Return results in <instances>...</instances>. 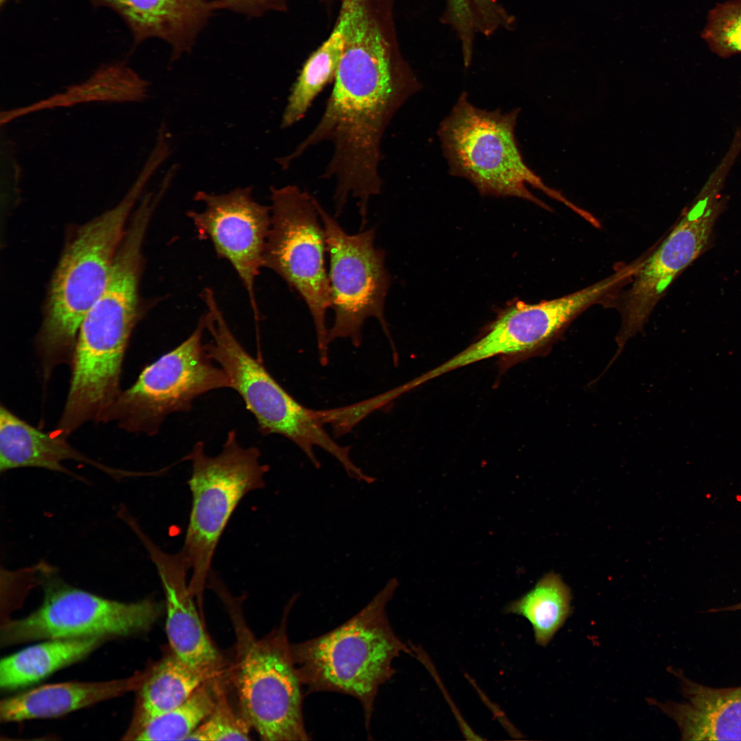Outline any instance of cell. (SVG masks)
Returning a JSON list of instances; mask_svg holds the SVG:
<instances>
[{
	"label": "cell",
	"mask_w": 741,
	"mask_h": 741,
	"mask_svg": "<svg viewBox=\"0 0 741 741\" xmlns=\"http://www.w3.org/2000/svg\"><path fill=\"white\" fill-rule=\"evenodd\" d=\"M232 617L237 639L234 681L242 714L260 738L270 741L309 740L303 712V685L282 626L257 639L228 591L221 594Z\"/></svg>",
	"instance_id": "ba28073f"
},
{
	"label": "cell",
	"mask_w": 741,
	"mask_h": 741,
	"mask_svg": "<svg viewBox=\"0 0 741 741\" xmlns=\"http://www.w3.org/2000/svg\"><path fill=\"white\" fill-rule=\"evenodd\" d=\"M140 274L135 265L117 262L104 292L84 317L57 434L66 437L88 421H100L120 393L123 359L139 316Z\"/></svg>",
	"instance_id": "277c9868"
},
{
	"label": "cell",
	"mask_w": 741,
	"mask_h": 741,
	"mask_svg": "<svg viewBox=\"0 0 741 741\" xmlns=\"http://www.w3.org/2000/svg\"><path fill=\"white\" fill-rule=\"evenodd\" d=\"M325 1H327V2H330V1H331L332 0H325Z\"/></svg>",
	"instance_id": "d6a6232c"
},
{
	"label": "cell",
	"mask_w": 741,
	"mask_h": 741,
	"mask_svg": "<svg viewBox=\"0 0 741 741\" xmlns=\"http://www.w3.org/2000/svg\"><path fill=\"white\" fill-rule=\"evenodd\" d=\"M260 458L258 448L239 444L235 430L228 432L218 454L209 456L204 442L198 441L185 457L191 464V504L180 552L191 572L190 591L199 600L212 572L217 546L237 506L248 493L265 486L269 466Z\"/></svg>",
	"instance_id": "52a82bcc"
},
{
	"label": "cell",
	"mask_w": 741,
	"mask_h": 741,
	"mask_svg": "<svg viewBox=\"0 0 741 741\" xmlns=\"http://www.w3.org/2000/svg\"><path fill=\"white\" fill-rule=\"evenodd\" d=\"M741 610V602L737 604H732L731 606H727L719 609H712L709 612H720V611H736Z\"/></svg>",
	"instance_id": "4dcf8cb0"
},
{
	"label": "cell",
	"mask_w": 741,
	"mask_h": 741,
	"mask_svg": "<svg viewBox=\"0 0 741 741\" xmlns=\"http://www.w3.org/2000/svg\"><path fill=\"white\" fill-rule=\"evenodd\" d=\"M290 0H220L222 9L250 17H259L272 11L285 10Z\"/></svg>",
	"instance_id": "f546056e"
},
{
	"label": "cell",
	"mask_w": 741,
	"mask_h": 741,
	"mask_svg": "<svg viewBox=\"0 0 741 741\" xmlns=\"http://www.w3.org/2000/svg\"><path fill=\"white\" fill-rule=\"evenodd\" d=\"M122 519L148 551L158 572L165 594L166 632L171 650L180 659L200 670H219L218 654L210 641L193 602L187 575L189 568L182 552L161 550L141 528L129 513Z\"/></svg>",
	"instance_id": "9a60e30c"
},
{
	"label": "cell",
	"mask_w": 741,
	"mask_h": 741,
	"mask_svg": "<svg viewBox=\"0 0 741 741\" xmlns=\"http://www.w3.org/2000/svg\"><path fill=\"white\" fill-rule=\"evenodd\" d=\"M148 85L149 82L126 62L104 64L85 81L67 87L64 92L28 106L2 111L1 125L36 111L83 103L141 102L147 97Z\"/></svg>",
	"instance_id": "44dd1931"
},
{
	"label": "cell",
	"mask_w": 741,
	"mask_h": 741,
	"mask_svg": "<svg viewBox=\"0 0 741 741\" xmlns=\"http://www.w3.org/2000/svg\"><path fill=\"white\" fill-rule=\"evenodd\" d=\"M318 211L329 257L328 273L333 322L328 342L349 338L357 347L365 321L375 318L387 338L385 302L390 285L385 252L375 246V229L349 234L320 204Z\"/></svg>",
	"instance_id": "7c38bea8"
},
{
	"label": "cell",
	"mask_w": 741,
	"mask_h": 741,
	"mask_svg": "<svg viewBox=\"0 0 741 741\" xmlns=\"http://www.w3.org/2000/svg\"><path fill=\"white\" fill-rule=\"evenodd\" d=\"M519 112L480 109L462 92L438 130L449 174L466 178L482 195L517 197L548 208L529 185L569 207L572 202L524 162L515 135Z\"/></svg>",
	"instance_id": "8992f818"
},
{
	"label": "cell",
	"mask_w": 741,
	"mask_h": 741,
	"mask_svg": "<svg viewBox=\"0 0 741 741\" xmlns=\"http://www.w3.org/2000/svg\"><path fill=\"white\" fill-rule=\"evenodd\" d=\"M8 0H0V6H1V8L3 7L4 5L8 2Z\"/></svg>",
	"instance_id": "1f68e13d"
},
{
	"label": "cell",
	"mask_w": 741,
	"mask_h": 741,
	"mask_svg": "<svg viewBox=\"0 0 741 741\" xmlns=\"http://www.w3.org/2000/svg\"><path fill=\"white\" fill-rule=\"evenodd\" d=\"M604 278L582 290L537 304L519 302L505 310L478 340L422 377L429 381L447 372L502 355L537 349L551 340L575 317L612 291Z\"/></svg>",
	"instance_id": "5bb4252c"
},
{
	"label": "cell",
	"mask_w": 741,
	"mask_h": 741,
	"mask_svg": "<svg viewBox=\"0 0 741 741\" xmlns=\"http://www.w3.org/2000/svg\"><path fill=\"white\" fill-rule=\"evenodd\" d=\"M207 307L202 316L210 357L220 366L233 389L255 417L263 436L279 434L297 445L313 465L320 464L314 451L319 447L335 457L348 475L359 468L349 458L350 447L337 443L326 432L320 410L307 408L294 399L271 375L261 358L252 356L237 340L219 307L213 292L202 297Z\"/></svg>",
	"instance_id": "5b68a950"
},
{
	"label": "cell",
	"mask_w": 741,
	"mask_h": 741,
	"mask_svg": "<svg viewBox=\"0 0 741 741\" xmlns=\"http://www.w3.org/2000/svg\"><path fill=\"white\" fill-rule=\"evenodd\" d=\"M353 0H341L335 25L329 36L307 58L292 85L281 126L287 128L301 121L317 96L333 82L343 52L351 21Z\"/></svg>",
	"instance_id": "603a6c76"
},
{
	"label": "cell",
	"mask_w": 741,
	"mask_h": 741,
	"mask_svg": "<svg viewBox=\"0 0 741 741\" xmlns=\"http://www.w3.org/2000/svg\"><path fill=\"white\" fill-rule=\"evenodd\" d=\"M702 37L720 57L741 53V0L719 3L710 10Z\"/></svg>",
	"instance_id": "83f0119b"
},
{
	"label": "cell",
	"mask_w": 741,
	"mask_h": 741,
	"mask_svg": "<svg viewBox=\"0 0 741 741\" xmlns=\"http://www.w3.org/2000/svg\"><path fill=\"white\" fill-rule=\"evenodd\" d=\"M422 85L403 58L389 0H353L343 52L324 112L309 134L279 160L287 167L308 149L329 142L322 177L335 181L339 216L355 200L361 223L370 199L381 192V143L391 120Z\"/></svg>",
	"instance_id": "6da1fadb"
},
{
	"label": "cell",
	"mask_w": 741,
	"mask_h": 741,
	"mask_svg": "<svg viewBox=\"0 0 741 741\" xmlns=\"http://www.w3.org/2000/svg\"><path fill=\"white\" fill-rule=\"evenodd\" d=\"M220 681V675L207 680L182 704L147 722L125 739L187 740L212 711Z\"/></svg>",
	"instance_id": "484cf974"
},
{
	"label": "cell",
	"mask_w": 741,
	"mask_h": 741,
	"mask_svg": "<svg viewBox=\"0 0 741 741\" xmlns=\"http://www.w3.org/2000/svg\"><path fill=\"white\" fill-rule=\"evenodd\" d=\"M271 224L263 267L281 277L303 299L311 316L320 362L327 364L326 314L331 307L325 267V231L318 200L296 185L270 187Z\"/></svg>",
	"instance_id": "9c48e42d"
},
{
	"label": "cell",
	"mask_w": 741,
	"mask_h": 741,
	"mask_svg": "<svg viewBox=\"0 0 741 741\" xmlns=\"http://www.w3.org/2000/svg\"><path fill=\"white\" fill-rule=\"evenodd\" d=\"M399 585L391 578L353 617L316 637L291 644L292 659L306 694L333 692L351 696L362 707L370 736L379 687L395 672L394 659L411 650L395 633L387 603Z\"/></svg>",
	"instance_id": "7a4b0ae2"
},
{
	"label": "cell",
	"mask_w": 741,
	"mask_h": 741,
	"mask_svg": "<svg viewBox=\"0 0 741 741\" xmlns=\"http://www.w3.org/2000/svg\"><path fill=\"white\" fill-rule=\"evenodd\" d=\"M65 437L43 432L13 414L3 405L0 408V471L24 467L43 468L74 475L62 464L73 460L91 464L112 477L132 476L131 471L116 469L99 463L73 449Z\"/></svg>",
	"instance_id": "d6986e66"
},
{
	"label": "cell",
	"mask_w": 741,
	"mask_h": 741,
	"mask_svg": "<svg viewBox=\"0 0 741 741\" xmlns=\"http://www.w3.org/2000/svg\"><path fill=\"white\" fill-rule=\"evenodd\" d=\"M144 671L132 677L99 682L49 684L6 698L0 703L1 722L51 718L137 690Z\"/></svg>",
	"instance_id": "ffe728a7"
},
{
	"label": "cell",
	"mask_w": 741,
	"mask_h": 741,
	"mask_svg": "<svg viewBox=\"0 0 741 741\" xmlns=\"http://www.w3.org/2000/svg\"><path fill=\"white\" fill-rule=\"evenodd\" d=\"M44 597L29 615L7 622L5 645L32 640L121 637L148 631L161 614L150 599L124 602L108 599L63 581L48 565L37 568Z\"/></svg>",
	"instance_id": "8fae6325"
},
{
	"label": "cell",
	"mask_w": 741,
	"mask_h": 741,
	"mask_svg": "<svg viewBox=\"0 0 741 741\" xmlns=\"http://www.w3.org/2000/svg\"><path fill=\"white\" fill-rule=\"evenodd\" d=\"M102 637L51 639L23 648L0 662V686L23 687L80 661L103 642Z\"/></svg>",
	"instance_id": "cb8c5ba5"
},
{
	"label": "cell",
	"mask_w": 741,
	"mask_h": 741,
	"mask_svg": "<svg viewBox=\"0 0 741 741\" xmlns=\"http://www.w3.org/2000/svg\"><path fill=\"white\" fill-rule=\"evenodd\" d=\"M445 19L463 50L473 48L478 35L489 36L508 27L512 17L496 0H445Z\"/></svg>",
	"instance_id": "4316f807"
},
{
	"label": "cell",
	"mask_w": 741,
	"mask_h": 741,
	"mask_svg": "<svg viewBox=\"0 0 741 741\" xmlns=\"http://www.w3.org/2000/svg\"><path fill=\"white\" fill-rule=\"evenodd\" d=\"M571 600L569 587L558 574L550 572L509 603L505 612L525 618L532 627L536 643L545 646L570 615Z\"/></svg>",
	"instance_id": "d4e9b609"
},
{
	"label": "cell",
	"mask_w": 741,
	"mask_h": 741,
	"mask_svg": "<svg viewBox=\"0 0 741 741\" xmlns=\"http://www.w3.org/2000/svg\"><path fill=\"white\" fill-rule=\"evenodd\" d=\"M95 7L117 14L134 45L152 38L170 46L171 60L191 51L220 0H89Z\"/></svg>",
	"instance_id": "e0dca14e"
},
{
	"label": "cell",
	"mask_w": 741,
	"mask_h": 741,
	"mask_svg": "<svg viewBox=\"0 0 741 741\" xmlns=\"http://www.w3.org/2000/svg\"><path fill=\"white\" fill-rule=\"evenodd\" d=\"M204 332L202 316L183 342L148 364L120 392L100 421H116L126 431L153 436L169 415L189 412L200 396L230 388L228 377L207 351Z\"/></svg>",
	"instance_id": "30bf717a"
},
{
	"label": "cell",
	"mask_w": 741,
	"mask_h": 741,
	"mask_svg": "<svg viewBox=\"0 0 741 741\" xmlns=\"http://www.w3.org/2000/svg\"><path fill=\"white\" fill-rule=\"evenodd\" d=\"M155 171L154 165L145 163L121 202L82 226L63 252L51 281L38 340L45 375L71 360L82 321L106 289L126 222Z\"/></svg>",
	"instance_id": "3957f363"
},
{
	"label": "cell",
	"mask_w": 741,
	"mask_h": 741,
	"mask_svg": "<svg viewBox=\"0 0 741 741\" xmlns=\"http://www.w3.org/2000/svg\"><path fill=\"white\" fill-rule=\"evenodd\" d=\"M250 727L232 707L221 682L212 711L187 740H249Z\"/></svg>",
	"instance_id": "f1b7e54d"
},
{
	"label": "cell",
	"mask_w": 741,
	"mask_h": 741,
	"mask_svg": "<svg viewBox=\"0 0 741 741\" xmlns=\"http://www.w3.org/2000/svg\"><path fill=\"white\" fill-rule=\"evenodd\" d=\"M685 701L658 703L683 740H741V686L712 687L674 671Z\"/></svg>",
	"instance_id": "ac0fdd59"
},
{
	"label": "cell",
	"mask_w": 741,
	"mask_h": 741,
	"mask_svg": "<svg viewBox=\"0 0 741 741\" xmlns=\"http://www.w3.org/2000/svg\"><path fill=\"white\" fill-rule=\"evenodd\" d=\"M194 200L202 203L204 209L189 210L187 216L198 237L209 240L217 255L232 266L258 321L255 281L263 268L271 224L270 207L257 202L250 187H237L222 194L198 191Z\"/></svg>",
	"instance_id": "4fadbf2b"
},
{
	"label": "cell",
	"mask_w": 741,
	"mask_h": 741,
	"mask_svg": "<svg viewBox=\"0 0 741 741\" xmlns=\"http://www.w3.org/2000/svg\"><path fill=\"white\" fill-rule=\"evenodd\" d=\"M220 670L196 668L172 650L144 670L137 689L134 714L125 738L150 720L185 702L207 680L222 674Z\"/></svg>",
	"instance_id": "7402d4cb"
},
{
	"label": "cell",
	"mask_w": 741,
	"mask_h": 741,
	"mask_svg": "<svg viewBox=\"0 0 741 741\" xmlns=\"http://www.w3.org/2000/svg\"><path fill=\"white\" fill-rule=\"evenodd\" d=\"M705 249L701 231L689 222L679 221L645 257L621 302L622 327L617 338L620 348L643 328L669 285Z\"/></svg>",
	"instance_id": "2e32d148"
}]
</instances>
